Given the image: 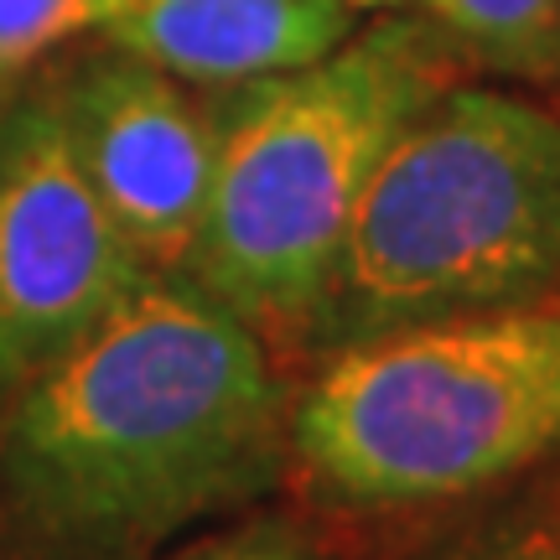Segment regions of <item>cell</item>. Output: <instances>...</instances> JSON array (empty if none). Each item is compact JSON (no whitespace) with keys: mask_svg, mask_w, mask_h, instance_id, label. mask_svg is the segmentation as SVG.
Returning a JSON list of instances; mask_svg holds the SVG:
<instances>
[{"mask_svg":"<svg viewBox=\"0 0 560 560\" xmlns=\"http://www.w3.org/2000/svg\"><path fill=\"white\" fill-rule=\"evenodd\" d=\"M560 291V115L452 83L384 151L301 348Z\"/></svg>","mask_w":560,"mask_h":560,"instance_id":"obj_4","label":"cell"},{"mask_svg":"<svg viewBox=\"0 0 560 560\" xmlns=\"http://www.w3.org/2000/svg\"><path fill=\"white\" fill-rule=\"evenodd\" d=\"M425 16L452 32L467 62L514 79H550L560 0H425Z\"/></svg>","mask_w":560,"mask_h":560,"instance_id":"obj_9","label":"cell"},{"mask_svg":"<svg viewBox=\"0 0 560 560\" xmlns=\"http://www.w3.org/2000/svg\"><path fill=\"white\" fill-rule=\"evenodd\" d=\"M353 5H359V11H410V5L425 11V0H353Z\"/></svg>","mask_w":560,"mask_h":560,"instance_id":"obj_13","label":"cell"},{"mask_svg":"<svg viewBox=\"0 0 560 560\" xmlns=\"http://www.w3.org/2000/svg\"><path fill=\"white\" fill-rule=\"evenodd\" d=\"M145 276L83 182L47 83H21L0 125V405Z\"/></svg>","mask_w":560,"mask_h":560,"instance_id":"obj_5","label":"cell"},{"mask_svg":"<svg viewBox=\"0 0 560 560\" xmlns=\"http://www.w3.org/2000/svg\"><path fill=\"white\" fill-rule=\"evenodd\" d=\"M285 478L276 348L187 276H145L0 405L11 560H156Z\"/></svg>","mask_w":560,"mask_h":560,"instance_id":"obj_1","label":"cell"},{"mask_svg":"<svg viewBox=\"0 0 560 560\" xmlns=\"http://www.w3.org/2000/svg\"><path fill=\"white\" fill-rule=\"evenodd\" d=\"M0 560H11V550H5V540H0Z\"/></svg>","mask_w":560,"mask_h":560,"instance_id":"obj_15","label":"cell"},{"mask_svg":"<svg viewBox=\"0 0 560 560\" xmlns=\"http://www.w3.org/2000/svg\"><path fill=\"white\" fill-rule=\"evenodd\" d=\"M156 560H327V550L296 514L255 503L244 514H229L213 529H198V535L177 540Z\"/></svg>","mask_w":560,"mask_h":560,"instance_id":"obj_11","label":"cell"},{"mask_svg":"<svg viewBox=\"0 0 560 560\" xmlns=\"http://www.w3.org/2000/svg\"><path fill=\"white\" fill-rule=\"evenodd\" d=\"M560 462V291L317 353L291 478L338 514H416Z\"/></svg>","mask_w":560,"mask_h":560,"instance_id":"obj_3","label":"cell"},{"mask_svg":"<svg viewBox=\"0 0 560 560\" xmlns=\"http://www.w3.org/2000/svg\"><path fill=\"white\" fill-rule=\"evenodd\" d=\"M550 79H560V21H556V42H550Z\"/></svg>","mask_w":560,"mask_h":560,"instance_id":"obj_14","label":"cell"},{"mask_svg":"<svg viewBox=\"0 0 560 560\" xmlns=\"http://www.w3.org/2000/svg\"><path fill=\"white\" fill-rule=\"evenodd\" d=\"M359 32L353 0H140L104 42L202 89L312 68Z\"/></svg>","mask_w":560,"mask_h":560,"instance_id":"obj_7","label":"cell"},{"mask_svg":"<svg viewBox=\"0 0 560 560\" xmlns=\"http://www.w3.org/2000/svg\"><path fill=\"white\" fill-rule=\"evenodd\" d=\"M21 83H26V73H11V68H0V125H5V115H11V104L21 100Z\"/></svg>","mask_w":560,"mask_h":560,"instance_id":"obj_12","label":"cell"},{"mask_svg":"<svg viewBox=\"0 0 560 560\" xmlns=\"http://www.w3.org/2000/svg\"><path fill=\"white\" fill-rule=\"evenodd\" d=\"M462 68L446 26L400 11L312 68L213 89L219 166L182 276L270 348H301L374 166Z\"/></svg>","mask_w":560,"mask_h":560,"instance_id":"obj_2","label":"cell"},{"mask_svg":"<svg viewBox=\"0 0 560 560\" xmlns=\"http://www.w3.org/2000/svg\"><path fill=\"white\" fill-rule=\"evenodd\" d=\"M472 503L405 560H560V462Z\"/></svg>","mask_w":560,"mask_h":560,"instance_id":"obj_8","label":"cell"},{"mask_svg":"<svg viewBox=\"0 0 560 560\" xmlns=\"http://www.w3.org/2000/svg\"><path fill=\"white\" fill-rule=\"evenodd\" d=\"M47 94L83 182L125 244L145 270L182 276L219 166L213 94H192L182 79L109 42L47 83Z\"/></svg>","mask_w":560,"mask_h":560,"instance_id":"obj_6","label":"cell"},{"mask_svg":"<svg viewBox=\"0 0 560 560\" xmlns=\"http://www.w3.org/2000/svg\"><path fill=\"white\" fill-rule=\"evenodd\" d=\"M140 0H0V68L26 73L37 58L83 32H109Z\"/></svg>","mask_w":560,"mask_h":560,"instance_id":"obj_10","label":"cell"}]
</instances>
